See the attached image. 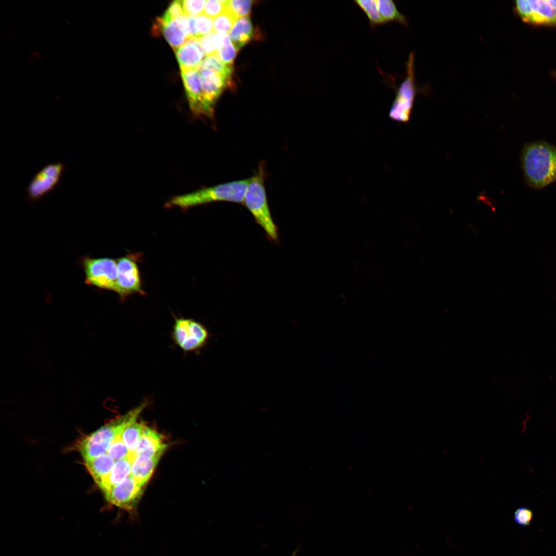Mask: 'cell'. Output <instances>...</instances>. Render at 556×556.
<instances>
[{"label":"cell","mask_w":556,"mask_h":556,"mask_svg":"<svg viewBox=\"0 0 556 556\" xmlns=\"http://www.w3.org/2000/svg\"><path fill=\"white\" fill-rule=\"evenodd\" d=\"M524 179L531 188L541 189L556 181V146L544 141L525 144L520 155Z\"/></svg>","instance_id":"obj_1"},{"label":"cell","mask_w":556,"mask_h":556,"mask_svg":"<svg viewBox=\"0 0 556 556\" xmlns=\"http://www.w3.org/2000/svg\"><path fill=\"white\" fill-rule=\"evenodd\" d=\"M248 183L249 178L202 188L173 197L168 205L186 209L216 201L242 203Z\"/></svg>","instance_id":"obj_2"},{"label":"cell","mask_w":556,"mask_h":556,"mask_svg":"<svg viewBox=\"0 0 556 556\" xmlns=\"http://www.w3.org/2000/svg\"><path fill=\"white\" fill-rule=\"evenodd\" d=\"M265 170L263 165L249 178L243 203L272 240L277 239V227L272 218L265 186Z\"/></svg>","instance_id":"obj_3"},{"label":"cell","mask_w":556,"mask_h":556,"mask_svg":"<svg viewBox=\"0 0 556 556\" xmlns=\"http://www.w3.org/2000/svg\"><path fill=\"white\" fill-rule=\"evenodd\" d=\"M419 91L415 78L414 52L412 51L406 63L405 77L396 90L395 97L389 113V117L399 122L408 121L416 95Z\"/></svg>","instance_id":"obj_4"},{"label":"cell","mask_w":556,"mask_h":556,"mask_svg":"<svg viewBox=\"0 0 556 556\" xmlns=\"http://www.w3.org/2000/svg\"><path fill=\"white\" fill-rule=\"evenodd\" d=\"M171 338L174 343L185 352H198L204 348L210 338L206 326L190 318H176Z\"/></svg>","instance_id":"obj_5"},{"label":"cell","mask_w":556,"mask_h":556,"mask_svg":"<svg viewBox=\"0 0 556 556\" xmlns=\"http://www.w3.org/2000/svg\"><path fill=\"white\" fill-rule=\"evenodd\" d=\"M82 264L87 284L114 291L117 277V260L107 257H85Z\"/></svg>","instance_id":"obj_6"},{"label":"cell","mask_w":556,"mask_h":556,"mask_svg":"<svg viewBox=\"0 0 556 556\" xmlns=\"http://www.w3.org/2000/svg\"><path fill=\"white\" fill-rule=\"evenodd\" d=\"M65 168L63 163L57 162L48 164L40 170L26 189L29 200L37 201L53 190L59 184Z\"/></svg>","instance_id":"obj_7"},{"label":"cell","mask_w":556,"mask_h":556,"mask_svg":"<svg viewBox=\"0 0 556 556\" xmlns=\"http://www.w3.org/2000/svg\"><path fill=\"white\" fill-rule=\"evenodd\" d=\"M117 277L114 291L124 298L142 292L140 271L135 260L125 256L117 260Z\"/></svg>","instance_id":"obj_8"},{"label":"cell","mask_w":556,"mask_h":556,"mask_svg":"<svg viewBox=\"0 0 556 556\" xmlns=\"http://www.w3.org/2000/svg\"><path fill=\"white\" fill-rule=\"evenodd\" d=\"M143 487L130 475L104 494L107 501L112 505L127 511H133L140 500Z\"/></svg>","instance_id":"obj_9"},{"label":"cell","mask_w":556,"mask_h":556,"mask_svg":"<svg viewBox=\"0 0 556 556\" xmlns=\"http://www.w3.org/2000/svg\"><path fill=\"white\" fill-rule=\"evenodd\" d=\"M205 116L212 117L216 100L227 85L230 76L210 71L200 72Z\"/></svg>","instance_id":"obj_10"},{"label":"cell","mask_w":556,"mask_h":556,"mask_svg":"<svg viewBox=\"0 0 556 556\" xmlns=\"http://www.w3.org/2000/svg\"><path fill=\"white\" fill-rule=\"evenodd\" d=\"M181 70L182 79L191 111L195 115L205 116L200 71L198 68Z\"/></svg>","instance_id":"obj_11"},{"label":"cell","mask_w":556,"mask_h":556,"mask_svg":"<svg viewBox=\"0 0 556 556\" xmlns=\"http://www.w3.org/2000/svg\"><path fill=\"white\" fill-rule=\"evenodd\" d=\"M157 22L165 39L175 51L191 38L187 15L167 22L161 21L158 18Z\"/></svg>","instance_id":"obj_12"},{"label":"cell","mask_w":556,"mask_h":556,"mask_svg":"<svg viewBox=\"0 0 556 556\" xmlns=\"http://www.w3.org/2000/svg\"><path fill=\"white\" fill-rule=\"evenodd\" d=\"M175 51L181 70L198 68L206 56L198 38H190Z\"/></svg>","instance_id":"obj_13"},{"label":"cell","mask_w":556,"mask_h":556,"mask_svg":"<svg viewBox=\"0 0 556 556\" xmlns=\"http://www.w3.org/2000/svg\"><path fill=\"white\" fill-rule=\"evenodd\" d=\"M166 447L167 444L161 435L155 430L145 426L134 454L135 456L144 455L152 458H160Z\"/></svg>","instance_id":"obj_14"},{"label":"cell","mask_w":556,"mask_h":556,"mask_svg":"<svg viewBox=\"0 0 556 556\" xmlns=\"http://www.w3.org/2000/svg\"><path fill=\"white\" fill-rule=\"evenodd\" d=\"M135 457L134 453H129L128 456L115 461L109 475L99 486L104 493L130 475L132 463Z\"/></svg>","instance_id":"obj_15"},{"label":"cell","mask_w":556,"mask_h":556,"mask_svg":"<svg viewBox=\"0 0 556 556\" xmlns=\"http://www.w3.org/2000/svg\"><path fill=\"white\" fill-rule=\"evenodd\" d=\"M160 458L138 455L134 458L130 475L144 486L150 478Z\"/></svg>","instance_id":"obj_16"},{"label":"cell","mask_w":556,"mask_h":556,"mask_svg":"<svg viewBox=\"0 0 556 556\" xmlns=\"http://www.w3.org/2000/svg\"><path fill=\"white\" fill-rule=\"evenodd\" d=\"M532 10L530 24L556 25V9L547 0H528Z\"/></svg>","instance_id":"obj_17"},{"label":"cell","mask_w":556,"mask_h":556,"mask_svg":"<svg viewBox=\"0 0 556 556\" xmlns=\"http://www.w3.org/2000/svg\"><path fill=\"white\" fill-rule=\"evenodd\" d=\"M85 462L88 470L99 486L109 475L115 461L106 453Z\"/></svg>","instance_id":"obj_18"},{"label":"cell","mask_w":556,"mask_h":556,"mask_svg":"<svg viewBox=\"0 0 556 556\" xmlns=\"http://www.w3.org/2000/svg\"><path fill=\"white\" fill-rule=\"evenodd\" d=\"M253 33L252 25L249 16L238 19L229 32V36L235 49L238 50L251 39Z\"/></svg>","instance_id":"obj_19"},{"label":"cell","mask_w":556,"mask_h":556,"mask_svg":"<svg viewBox=\"0 0 556 556\" xmlns=\"http://www.w3.org/2000/svg\"><path fill=\"white\" fill-rule=\"evenodd\" d=\"M379 12L387 23L396 22L405 27L409 26L408 18L397 9L392 0H376Z\"/></svg>","instance_id":"obj_20"},{"label":"cell","mask_w":556,"mask_h":556,"mask_svg":"<svg viewBox=\"0 0 556 556\" xmlns=\"http://www.w3.org/2000/svg\"><path fill=\"white\" fill-rule=\"evenodd\" d=\"M145 425L136 422L128 426L121 434V439L129 453H134L137 449Z\"/></svg>","instance_id":"obj_21"},{"label":"cell","mask_w":556,"mask_h":556,"mask_svg":"<svg viewBox=\"0 0 556 556\" xmlns=\"http://www.w3.org/2000/svg\"><path fill=\"white\" fill-rule=\"evenodd\" d=\"M353 2L366 15L372 28L387 23L379 12L376 0H355Z\"/></svg>","instance_id":"obj_22"},{"label":"cell","mask_w":556,"mask_h":556,"mask_svg":"<svg viewBox=\"0 0 556 556\" xmlns=\"http://www.w3.org/2000/svg\"><path fill=\"white\" fill-rule=\"evenodd\" d=\"M198 70L200 71H210L223 74L230 76L232 72V65L223 63L217 55L213 54L207 55L203 60Z\"/></svg>","instance_id":"obj_23"},{"label":"cell","mask_w":556,"mask_h":556,"mask_svg":"<svg viewBox=\"0 0 556 556\" xmlns=\"http://www.w3.org/2000/svg\"><path fill=\"white\" fill-rule=\"evenodd\" d=\"M253 1L244 0L227 1L225 10L230 12L236 19L248 16Z\"/></svg>","instance_id":"obj_24"},{"label":"cell","mask_w":556,"mask_h":556,"mask_svg":"<svg viewBox=\"0 0 556 556\" xmlns=\"http://www.w3.org/2000/svg\"><path fill=\"white\" fill-rule=\"evenodd\" d=\"M237 20L230 12L225 10L214 19V31L216 32H229Z\"/></svg>","instance_id":"obj_25"},{"label":"cell","mask_w":556,"mask_h":556,"mask_svg":"<svg viewBox=\"0 0 556 556\" xmlns=\"http://www.w3.org/2000/svg\"><path fill=\"white\" fill-rule=\"evenodd\" d=\"M236 51L237 50L232 44L228 34L225 39L223 45L216 51V54L223 63L232 65L236 56Z\"/></svg>","instance_id":"obj_26"},{"label":"cell","mask_w":556,"mask_h":556,"mask_svg":"<svg viewBox=\"0 0 556 556\" xmlns=\"http://www.w3.org/2000/svg\"><path fill=\"white\" fill-rule=\"evenodd\" d=\"M115 461L128 456L129 451L124 443L121 435L114 438L107 452Z\"/></svg>","instance_id":"obj_27"},{"label":"cell","mask_w":556,"mask_h":556,"mask_svg":"<svg viewBox=\"0 0 556 556\" xmlns=\"http://www.w3.org/2000/svg\"><path fill=\"white\" fill-rule=\"evenodd\" d=\"M195 18L198 38H200L214 31L212 18L204 13H202Z\"/></svg>","instance_id":"obj_28"},{"label":"cell","mask_w":556,"mask_h":556,"mask_svg":"<svg viewBox=\"0 0 556 556\" xmlns=\"http://www.w3.org/2000/svg\"><path fill=\"white\" fill-rule=\"evenodd\" d=\"M226 1L224 0L206 1L203 13L214 19L225 10Z\"/></svg>","instance_id":"obj_29"},{"label":"cell","mask_w":556,"mask_h":556,"mask_svg":"<svg viewBox=\"0 0 556 556\" xmlns=\"http://www.w3.org/2000/svg\"><path fill=\"white\" fill-rule=\"evenodd\" d=\"M185 14L182 1L177 0L170 4L164 14L159 19L161 21L167 22Z\"/></svg>","instance_id":"obj_30"},{"label":"cell","mask_w":556,"mask_h":556,"mask_svg":"<svg viewBox=\"0 0 556 556\" xmlns=\"http://www.w3.org/2000/svg\"><path fill=\"white\" fill-rule=\"evenodd\" d=\"M205 1L203 0L182 1L185 14L188 16L195 17L203 13Z\"/></svg>","instance_id":"obj_31"},{"label":"cell","mask_w":556,"mask_h":556,"mask_svg":"<svg viewBox=\"0 0 556 556\" xmlns=\"http://www.w3.org/2000/svg\"><path fill=\"white\" fill-rule=\"evenodd\" d=\"M514 9L515 12L523 21L530 23L532 10L528 0H518L515 1Z\"/></svg>","instance_id":"obj_32"},{"label":"cell","mask_w":556,"mask_h":556,"mask_svg":"<svg viewBox=\"0 0 556 556\" xmlns=\"http://www.w3.org/2000/svg\"><path fill=\"white\" fill-rule=\"evenodd\" d=\"M533 518V513L530 509L520 507L514 513L515 522L519 525L527 526L530 524Z\"/></svg>","instance_id":"obj_33"},{"label":"cell","mask_w":556,"mask_h":556,"mask_svg":"<svg viewBox=\"0 0 556 556\" xmlns=\"http://www.w3.org/2000/svg\"><path fill=\"white\" fill-rule=\"evenodd\" d=\"M215 32L213 31L210 33L199 38L200 46L206 56L215 54L216 52V48L214 40Z\"/></svg>","instance_id":"obj_34"},{"label":"cell","mask_w":556,"mask_h":556,"mask_svg":"<svg viewBox=\"0 0 556 556\" xmlns=\"http://www.w3.org/2000/svg\"><path fill=\"white\" fill-rule=\"evenodd\" d=\"M31 55L32 56V57L33 58L34 57L35 58L39 59L40 60L42 59V56H41V54L37 51H33L31 53Z\"/></svg>","instance_id":"obj_35"},{"label":"cell","mask_w":556,"mask_h":556,"mask_svg":"<svg viewBox=\"0 0 556 556\" xmlns=\"http://www.w3.org/2000/svg\"><path fill=\"white\" fill-rule=\"evenodd\" d=\"M548 3L553 8L556 9V0H547Z\"/></svg>","instance_id":"obj_36"},{"label":"cell","mask_w":556,"mask_h":556,"mask_svg":"<svg viewBox=\"0 0 556 556\" xmlns=\"http://www.w3.org/2000/svg\"><path fill=\"white\" fill-rule=\"evenodd\" d=\"M296 553H297V552H296V551H294V552L293 553V554H292V556H296Z\"/></svg>","instance_id":"obj_37"}]
</instances>
